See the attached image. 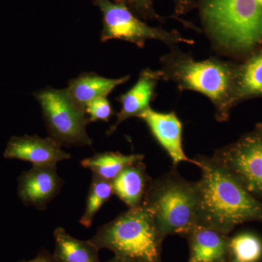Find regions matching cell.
I'll list each match as a JSON object with an SVG mask.
<instances>
[{"label":"cell","mask_w":262,"mask_h":262,"mask_svg":"<svg viewBox=\"0 0 262 262\" xmlns=\"http://www.w3.org/2000/svg\"><path fill=\"white\" fill-rule=\"evenodd\" d=\"M193 164L201 170L196 182L198 227L228 234L236 226L262 222V203L213 158L198 155Z\"/></svg>","instance_id":"cell-1"},{"label":"cell","mask_w":262,"mask_h":262,"mask_svg":"<svg viewBox=\"0 0 262 262\" xmlns=\"http://www.w3.org/2000/svg\"><path fill=\"white\" fill-rule=\"evenodd\" d=\"M161 80L175 82L180 92L192 91L206 96L215 108L219 122L227 121L231 108L236 69L217 58L195 61L177 47L162 57Z\"/></svg>","instance_id":"cell-2"},{"label":"cell","mask_w":262,"mask_h":262,"mask_svg":"<svg viewBox=\"0 0 262 262\" xmlns=\"http://www.w3.org/2000/svg\"><path fill=\"white\" fill-rule=\"evenodd\" d=\"M201 15L215 49L244 53L262 41V6L258 0H203Z\"/></svg>","instance_id":"cell-3"},{"label":"cell","mask_w":262,"mask_h":262,"mask_svg":"<svg viewBox=\"0 0 262 262\" xmlns=\"http://www.w3.org/2000/svg\"><path fill=\"white\" fill-rule=\"evenodd\" d=\"M141 206L164 239L170 235L187 237L198 227L196 182L183 178L175 168L151 179Z\"/></svg>","instance_id":"cell-4"},{"label":"cell","mask_w":262,"mask_h":262,"mask_svg":"<svg viewBox=\"0 0 262 262\" xmlns=\"http://www.w3.org/2000/svg\"><path fill=\"white\" fill-rule=\"evenodd\" d=\"M154 221L142 206L129 208L101 226L90 241L115 256L141 262H161L164 241Z\"/></svg>","instance_id":"cell-5"},{"label":"cell","mask_w":262,"mask_h":262,"mask_svg":"<svg viewBox=\"0 0 262 262\" xmlns=\"http://www.w3.org/2000/svg\"><path fill=\"white\" fill-rule=\"evenodd\" d=\"M42 110L50 137L61 146H85L92 144L86 127L89 119L78 110L66 89L46 88L34 94Z\"/></svg>","instance_id":"cell-6"},{"label":"cell","mask_w":262,"mask_h":262,"mask_svg":"<svg viewBox=\"0 0 262 262\" xmlns=\"http://www.w3.org/2000/svg\"><path fill=\"white\" fill-rule=\"evenodd\" d=\"M93 1L103 14V28L101 36L102 42L120 39L135 44L139 48H144L146 41L155 39L161 41L171 48L177 47L179 43L194 42L175 31L168 32L150 27L136 18L123 2Z\"/></svg>","instance_id":"cell-7"},{"label":"cell","mask_w":262,"mask_h":262,"mask_svg":"<svg viewBox=\"0 0 262 262\" xmlns=\"http://www.w3.org/2000/svg\"><path fill=\"white\" fill-rule=\"evenodd\" d=\"M211 158L251 194L262 198V126L217 149Z\"/></svg>","instance_id":"cell-8"},{"label":"cell","mask_w":262,"mask_h":262,"mask_svg":"<svg viewBox=\"0 0 262 262\" xmlns=\"http://www.w3.org/2000/svg\"><path fill=\"white\" fill-rule=\"evenodd\" d=\"M63 183L56 165H33L18 178V195L26 206L45 210L58 195Z\"/></svg>","instance_id":"cell-9"},{"label":"cell","mask_w":262,"mask_h":262,"mask_svg":"<svg viewBox=\"0 0 262 262\" xmlns=\"http://www.w3.org/2000/svg\"><path fill=\"white\" fill-rule=\"evenodd\" d=\"M138 118L145 122L155 140L171 159L174 167L182 162L193 164V160L184 152L182 122L176 113H160L150 106Z\"/></svg>","instance_id":"cell-10"},{"label":"cell","mask_w":262,"mask_h":262,"mask_svg":"<svg viewBox=\"0 0 262 262\" xmlns=\"http://www.w3.org/2000/svg\"><path fill=\"white\" fill-rule=\"evenodd\" d=\"M4 157L29 162L33 165H54L58 162L70 159L71 155L51 137L37 135L13 136L5 150Z\"/></svg>","instance_id":"cell-11"},{"label":"cell","mask_w":262,"mask_h":262,"mask_svg":"<svg viewBox=\"0 0 262 262\" xmlns=\"http://www.w3.org/2000/svg\"><path fill=\"white\" fill-rule=\"evenodd\" d=\"M160 80L161 76L159 70L146 69L141 72L136 83L117 98L121 103V108L117 113L116 122L108 130V135L113 134L122 122L131 117H138L150 107V103L155 97V89Z\"/></svg>","instance_id":"cell-12"},{"label":"cell","mask_w":262,"mask_h":262,"mask_svg":"<svg viewBox=\"0 0 262 262\" xmlns=\"http://www.w3.org/2000/svg\"><path fill=\"white\" fill-rule=\"evenodd\" d=\"M186 238L189 248L188 262H226L231 258L227 234L199 226Z\"/></svg>","instance_id":"cell-13"},{"label":"cell","mask_w":262,"mask_h":262,"mask_svg":"<svg viewBox=\"0 0 262 262\" xmlns=\"http://www.w3.org/2000/svg\"><path fill=\"white\" fill-rule=\"evenodd\" d=\"M129 79V75L118 79H110L94 72H85L71 80L66 91L76 107L85 113L86 106L91 101L96 98L106 97L115 88L125 83Z\"/></svg>","instance_id":"cell-14"},{"label":"cell","mask_w":262,"mask_h":262,"mask_svg":"<svg viewBox=\"0 0 262 262\" xmlns=\"http://www.w3.org/2000/svg\"><path fill=\"white\" fill-rule=\"evenodd\" d=\"M151 179L143 161L128 165L113 181L114 194L129 208L141 206Z\"/></svg>","instance_id":"cell-15"},{"label":"cell","mask_w":262,"mask_h":262,"mask_svg":"<svg viewBox=\"0 0 262 262\" xmlns=\"http://www.w3.org/2000/svg\"><path fill=\"white\" fill-rule=\"evenodd\" d=\"M55 250L53 256L56 262H101L99 248L90 239L81 241L58 227L54 231Z\"/></svg>","instance_id":"cell-16"},{"label":"cell","mask_w":262,"mask_h":262,"mask_svg":"<svg viewBox=\"0 0 262 262\" xmlns=\"http://www.w3.org/2000/svg\"><path fill=\"white\" fill-rule=\"evenodd\" d=\"M256 96H262V51L236 69L232 102Z\"/></svg>","instance_id":"cell-17"},{"label":"cell","mask_w":262,"mask_h":262,"mask_svg":"<svg viewBox=\"0 0 262 262\" xmlns=\"http://www.w3.org/2000/svg\"><path fill=\"white\" fill-rule=\"evenodd\" d=\"M144 158V155L140 154L123 155L118 151H105L85 158L81 162V165L101 178L113 182L123 169L143 161Z\"/></svg>","instance_id":"cell-18"},{"label":"cell","mask_w":262,"mask_h":262,"mask_svg":"<svg viewBox=\"0 0 262 262\" xmlns=\"http://www.w3.org/2000/svg\"><path fill=\"white\" fill-rule=\"evenodd\" d=\"M113 194V182L93 173L85 208L80 220L81 225L89 228L94 222L95 215L101 207L110 201Z\"/></svg>","instance_id":"cell-19"},{"label":"cell","mask_w":262,"mask_h":262,"mask_svg":"<svg viewBox=\"0 0 262 262\" xmlns=\"http://www.w3.org/2000/svg\"><path fill=\"white\" fill-rule=\"evenodd\" d=\"M230 257L237 262H258L262 258V241L256 234L243 232L229 238Z\"/></svg>","instance_id":"cell-20"},{"label":"cell","mask_w":262,"mask_h":262,"mask_svg":"<svg viewBox=\"0 0 262 262\" xmlns=\"http://www.w3.org/2000/svg\"><path fill=\"white\" fill-rule=\"evenodd\" d=\"M85 113L90 122L98 120L108 122V119L113 115V110L107 98L101 97L93 100L87 105Z\"/></svg>","instance_id":"cell-21"},{"label":"cell","mask_w":262,"mask_h":262,"mask_svg":"<svg viewBox=\"0 0 262 262\" xmlns=\"http://www.w3.org/2000/svg\"><path fill=\"white\" fill-rule=\"evenodd\" d=\"M22 262H56L53 259V256L47 251H42L38 253L35 258L29 261Z\"/></svg>","instance_id":"cell-22"},{"label":"cell","mask_w":262,"mask_h":262,"mask_svg":"<svg viewBox=\"0 0 262 262\" xmlns=\"http://www.w3.org/2000/svg\"><path fill=\"white\" fill-rule=\"evenodd\" d=\"M106 262H141L132 258L122 257V256H114L111 259L108 260Z\"/></svg>","instance_id":"cell-23"},{"label":"cell","mask_w":262,"mask_h":262,"mask_svg":"<svg viewBox=\"0 0 262 262\" xmlns=\"http://www.w3.org/2000/svg\"><path fill=\"white\" fill-rule=\"evenodd\" d=\"M132 1L135 3L137 6L147 9L151 5L152 0H132Z\"/></svg>","instance_id":"cell-24"},{"label":"cell","mask_w":262,"mask_h":262,"mask_svg":"<svg viewBox=\"0 0 262 262\" xmlns=\"http://www.w3.org/2000/svg\"><path fill=\"white\" fill-rule=\"evenodd\" d=\"M178 1L179 6L181 8H184V7H187L189 5L190 0H177Z\"/></svg>","instance_id":"cell-25"},{"label":"cell","mask_w":262,"mask_h":262,"mask_svg":"<svg viewBox=\"0 0 262 262\" xmlns=\"http://www.w3.org/2000/svg\"><path fill=\"white\" fill-rule=\"evenodd\" d=\"M226 262H237V261H235V260L232 259V258H230V259L228 260V261Z\"/></svg>","instance_id":"cell-26"},{"label":"cell","mask_w":262,"mask_h":262,"mask_svg":"<svg viewBox=\"0 0 262 262\" xmlns=\"http://www.w3.org/2000/svg\"><path fill=\"white\" fill-rule=\"evenodd\" d=\"M258 3H259V4L261 5L262 6V0H258Z\"/></svg>","instance_id":"cell-27"}]
</instances>
